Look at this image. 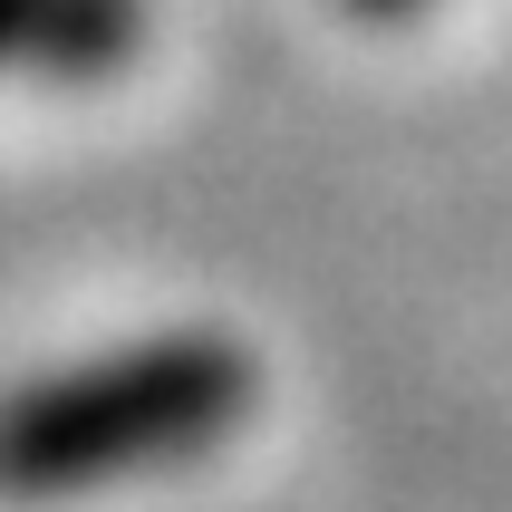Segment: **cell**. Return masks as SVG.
Masks as SVG:
<instances>
[{"mask_svg":"<svg viewBox=\"0 0 512 512\" xmlns=\"http://www.w3.org/2000/svg\"><path fill=\"white\" fill-rule=\"evenodd\" d=\"M261 358L232 329H136L0 387V503H87L252 426Z\"/></svg>","mask_w":512,"mask_h":512,"instance_id":"6da1fadb","label":"cell"},{"mask_svg":"<svg viewBox=\"0 0 512 512\" xmlns=\"http://www.w3.org/2000/svg\"><path fill=\"white\" fill-rule=\"evenodd\" d=\"M348 20H368V29H406V20H426L435 0H339Z\"/></svg>","mask_w":512,"mask_h":512,"instance_id":"3957f363","label":"cell"},{"mask_svg":"<svg viewBox=\"0 0 512 512\" xmlns=\"http://www.w3.org/2000/svg\"><path fill=\"white\" fill-rule=\"evenodd\" d=\"M145 0H0V78L29 87H97L136 68Z\"/></svg>","mask_w":512,"mask_h":512,"instance_id":"7a4b0ae2","label":"cell"}]
</instances>
